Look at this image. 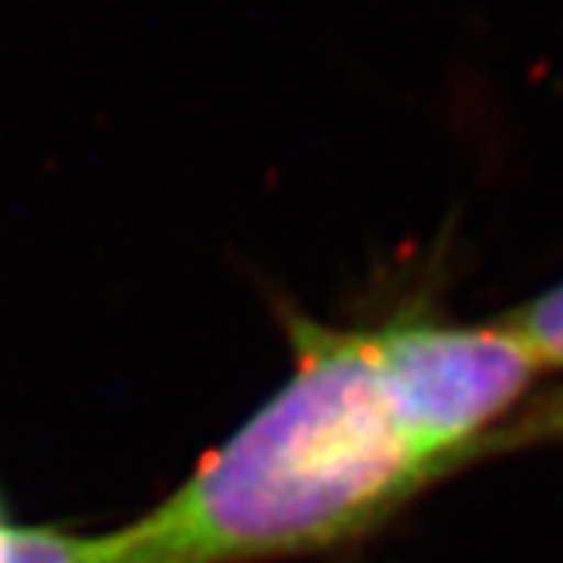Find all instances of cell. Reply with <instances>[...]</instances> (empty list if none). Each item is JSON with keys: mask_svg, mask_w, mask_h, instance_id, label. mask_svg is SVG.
<instances>
[{"mask_svg": "<svg viewBox=\"0 0 563 563\" xmlns=\"http://www.w3.org/2000/svg\"><path fill=\"white\" fill-rule=\"evenodd\" d=\"M294 368L189 476L109 530L115 563H271L378 527L432 473L398 432L365 334L294 321Z\"/></svg>", "mask_w": 563, "mask_h": 563, "instance_id": "1", "label": "cell"}, {"mask_svg": "<svg viewBox=\"0 0 563 563\" xmlns=\"http://www.w3.org/2000/svg\"><path fill=\"white\" fill-rule=\"evenodd\" d=\"M365 341L398 432L432 473L473 452L540 372L506 324L401 321Z\"/></svg>", "mask_w": 563, "mask_h": 563, "instance_id": "2", "label": "cell"}, {"mask_svg": "<svg viewBox=\"0 0 563 563\" xmlns=\"http://www.w3.org/2000/svg\"><path fill=\"white\" fill-rule=\"evenodd\" d=\"M503 324L527 344L540 368H563V284L523 303Z\"/></svg>", "mask_w": 563, "mask_h": 563, "instance_id": "4", "label": "cell"}, {"mask_svg": "<svg viewBox=\"0 0 563 563\" xmlns=\"http://www.w3.org/2000/svg\"><path fill=\"white\" fill-rule=\"evenodd\" d=\"M0 563H112L109 530L98 537L62 527H21L0 493Z\"/></svg>", "mask_w": 563, "mask_h": 563, "instance_id": "3", "label": "cell"}]
</instances>
